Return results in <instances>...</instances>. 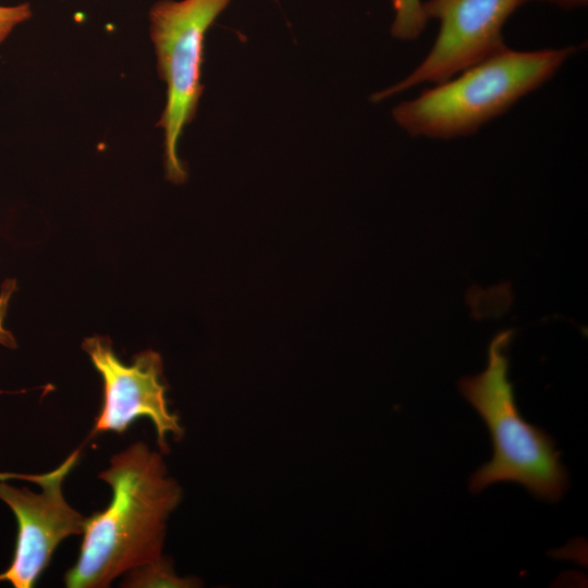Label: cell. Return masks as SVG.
<instances>
[{
	"mask_svg": "<svg viewBox=\"0 0 588 588\" xmlns=\"http://www.w3.org/2000/svg\"><path fill=\"white\" fill-rule=\"evenodd\" d=\"M112 497L86 518L75 564L64 576L69 588H105L130 569L162 555L167 522L182 499L161 453L135 442L114 454L99 474Z\"/></svg>",
	"mask_w": 588,
	"mask_h": 588,
	"instance_id": "1",
	"label": "cell"
},
{
	"mask_svg": "<svg viewBox=\"0 0 588 588\" xmlns=\"http://www.w3.org/2000/svg\"><path fill=\"white\" fill-rule=\"evenodd\" d=\"M577 47L518 51L504 48L416 98L392 117L416 137L451 139L476 133L549 81Z\"/></svg>",
	"mask_w": 588,
	"mask_h": 588,
	"instance_id": "2",
	"label": "cell"
},
{
	"mask_svg": "<svg viewBox=\"0 0 588 588\" xmlns=\"http://www.w3.org/2000/svg\"><path fill=\"white\" fill-rule=\"evenodd\" d=\"M515 330H502L488 347L487 367L458 381V390L486 422L492 458L469 479L471 493L498 482H517L537 499L556 503L566 492L568 474L555 450V439L527 422L516 404L509 379L507 350Z\"/></svg>",
	"mask_w": 588,
	"mask_h": 588,
	"instance_id": "3",
	"label": "cell"
},
{
	"mask_svg": "<svg viewBox=\"0 0 588 588\" xmlns=\"http://www.w3.org/2000/svg\"><path fill=\"white\" fill-rule=\"evenodd\" d=\"M231 0H162L149 13L150 37L158 71L167 84V105L159 125L164 135L167 177L183 183L186 172L177 157L182 131L195 115L203 91L200 66L208 27Z\"/></svg>",
	"mask_w": 588,
	"mask_h": 588,
	"instance_id": "4",
	"label": "cell"
},
{
	"mask_svg": "<svg viewBox=\"0 0 588 588\" xmlns=\"http://www.w3.org/2000/svg\"><path fill=\"white\" fill-rule=\"evenodd\" d=\"M529 0H427V20L438 19L440 29L430 51L402 81L375 93L382 101L422 83H443L506 48L502 29L510 15Z\"/></svg>",
	"mask_w": 588,
	"mask_h": 588,
	"instance_id": "5",
	"label": "cell"
},
{
	"mask_svg": "<svg viewBox=\"0 0 588 588\" xmlns=\"http://www.w3.org/2000/svg\"><path fill=\"white\" fill-rule=\"evenodd\" d=\"M79 455L77 449L57 468L45 474H9L10 478H22L40 486L38 493L0 482V499L9 505L17 522L14 555L9 567L0 574V581H8L15 588H32L60 542L83 534L87 517L66 502L62 491Z\"/></svg>",
	"mask_w": 588,
	"mask_h": 588,
	"instance_id": "6",
	"label": "cell"
},
{
	"mask_svg": "<svg viewBox=\"0 0 588 588\" xmlns=\"http://www.w3.org/2000/svg\"><path fill=\"white\" fill-rule=\"evenodd\" d=\"M82 347L103 382V401L90 436L122 434L137 419L147 418L156 429L161 453L169 451L167 436L171 434L175 441L182 439L180 417L168 407L167 388L161 380L162 359L157 352L145 350L131 364H124L108 338H87Z\"/></svg>",
	"mask_w": 588,
	"mask_h": 588,
	"instance_id": "7",
	"label": "cell"
},
{
	"mask_svg": "<svg viewBox=\"0 0 588 588\" xmlns=\"http://www.w3.org/2000/svg\"><path fill=\"white\" fill-rule=\"evenodd\" d=\"M200 584L196 577L179 576L174 571L172 560L161 555L126 572L121 586L126 588H195Z\"/></svg>",
	"mask_w": 588,
	"mask_h": 588,
	"instance_id": "8",
	"label": "cell"
},
{
	"mask_svg": "<svg viewBox=\"0 0 588 588\" xmlns=\"http://www.w3.org/2000/svg\"><path fill=\"white\" fill-rule=\"evenodd\" d=\"M395 16L391 26L393 37L414 40L422 33L428 20L420 0H391Z\"/></svg>",
	"mask_w": 588,
	"mask_h": 588,
	"instance_id": "9",
	"label": "cell"
},
{
	"mask_svg": "<svg viewBox=\"0 0 588 588\" xmlns=\"http://www.w3.org/2000/svg\"><path fill=\"white\" fill-rule=\"evenodd\" d=\"M32 16L28 3L16 5H0V45L9 37L12 30Z\"/></svg>",
	"mask_w": 588,
	"mask_h": 588,
	"instance_id": "10",
	"label": "cell"
},
{
	"mask_svg": "<svg viewBox=\"0 0 588 588\" xmlns=\"http://www.w3.org/2000/svg\"><path fill=\"white\" fill-rule=\"evenodd\" d=\"M15 290L16 281L14 279L4 280L0 290V345L8 348L16 347L14 335L4 327V318L9 307V302Z\"/></svg>",
	"mask_w": 588,
	"mask_h": 588,
	"instance_id": "11",
	"label": "cell"
},
{
	"mask_svg": "<svg viewBox=\"0 0 588 588\" xmlns=\"http://www.w3.org/2000/svg\"><path fill=\"white\" fill-rule=\"evenodd\" d=\"M560 5L564 9H572L587 4V0H539Z\"/></svg>",
	"mask_w": 588,
	"mask_h": 588,
	"instance_id": "12",
	"label": "cell"
}]
</instances>
